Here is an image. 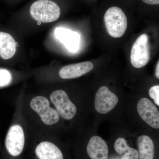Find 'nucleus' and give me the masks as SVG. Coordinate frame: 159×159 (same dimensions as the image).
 <instances>
[{"label":"nucleus","instance_id":"nucleus-18","mask_svg":"<svg viewBox=\"0 0 159 159\" xmlns=\"http://www.w3.org/2000/svg\"><path fill=\"white\" fill-rule=\"evenodd\" d=\"M149 96L153 99L155 103L159 106V85L153 86L149 91Z\"/></svg>","mask_w":159,"mask_h":159},{"label":"nucleus","instance_id":"nucleus-19","mask_svg":"<svg viewBox=\"0 0 159 159\" xmlns=\"http://www.w3.org/2000/svg\"><path fill=\"white\" fill-rule=\"evenodd\" d=\"M146 4L151 5H159V0H142Z\"/></svg>","mask_w":159,"mask_h":159},{"label":"nucleus","instance_id":"nucleus-20","mask_svg":"<svg viewBox=\"0 0 159 159\" xmlns=\"http://www.w3.org/2000/svg\"><path fill=\"white\" fill-rule=\"evenodd\" d=\"M159 61H158L157 64V68H156V77L158 79L159 78Z\"/></svg>","mask_w":159,"mask_h":159},{"label":"nucleus","instance_id":"nucleus-7","mask_svg":"<svg viewBox=\"0 0 159 159\" xmlns=\"http://www.w3.org/2000/svg\"><path fill=\"white\" fill-rule=\"evenodd\" d=\"M150 59V44L148 36L145 34H141L132 48L131 63L134 67L141 68L148 64Z\"/></svg>","mask_w":159,"mask_h":159},{"label":"nucleus","instance_id":"nucleus-12","mask_svg":"<svg viewBox=\"0 0 159 159\" xmlns=\"http://www.w3.org/2000/svg\"><path fill=\"white\" fill-rule=\"evenodd\" d=\"M87 152L91 159H107L108 148L105 141L101 137H92L87 146Z\"/></svg>","mask_w":159,"mask_h":159},{"label":"nucleus","instance_id":"nucleus-17","mask_svg":"<svg viewBox=\"0 0 159 159\" xmlns=\"http://www.w3.org/2000/svg\"><path fill=\"white\" fill-rule=\"evenodd\" d=\"M122 154L123 155L122 156V159H139L138 151L129 146L124 151Z\"/></svg>","mask_w":159,"mask_h":159},{"label":"nucleus","instance_id":"nucleus-5","mask_svg":"<svg viewBox=\"0 0 159 159\" xmlns=\"http://www.w3.org/2000/svg\"><path fill=\"white\" fill-rule=\"evenodd\" d=\"M60 9L56 3L50 0H38L30 8L31 16L41 23L53 22L59 18Z\"/></svg>","mask_w":159,"mask_h":159},{"label":"nucleus","instance_id":"nucleus-13","mask_svg":"<svg viewBox=\"0 0 159 159\" xmlns=\"http://www.w3.org/2000/svg\"><path fill=\"white\" fill-rule=\"evenodd\" d=\"M16 47V43L11 35L0 31V56L2 59H9L13 57Z\"/></svg>","mask_w":159,"mask_h":159},{"label":"nucleus","instance_id":"nucleus-2","mask_svg":"<svg viewBox=\"0 0 159 159\" xmlns=\"http://www.w3.org/2000/svg\"><path fill=\"white\" fill-rule=\"evenodd\" d=\"M20 114H18L16 119L9 126L2 149V159H23L26 152L28 139L26 125L21 120Z\"/></svg>","mask_w":159,"mask_h":159},{"label":"nucleus","instance_id":"nucleus-10","mask_svg":"<svg viewBox=\"0 0 159 159\" xmlns=\"http://www.w3.org/2000/svg\"><path fill=\"white\" fill-rule=\"evenodd\" d=\"M94 66L90 61L68 65L60 70V77L64 79L78 78L87 74L93 69Z\"/></svg>","mask_w":159,"mask_h":159},{"label":"nucleus","instance_id":"nucleus-1","mask_svg":"<svg viewBox=\"0 0 159 159\" xmlns=\"http://www.w3.org/2000/svg\"><path fill=\"white\" fill-rule=\"evenodd\" d=\"M25 119L30 128L51 135V129L59 122L60 116L48 97L38 95L27 99Z\"/></svg>","mask_w":159,"mask_h":159},{"label":"nucleus","instance_id":"nucleus-11","mask_svg":"<svg viewBox=\"0 0 159 159\" xmlns=\"http://www.w3.org/2000/svg\"><path fill=\"white\" fill-rule=\"evenodd\" d=\"M54 34L56 38L63 43L70 52H76L79 49L80 35L76 31L59 27L55 29Z\"/></svg>","mask_w":159,"mask_h":159},{"label":"nucleus","instance_id":"nucleus-9","mask_svg":"<svg viewBox=\"0 0 159 159\" xmlns=\"http://www.w3.org/2000/svg\"><path fill=\"white\" fill-rule=\"evenodd\" d=\"M140 117L151 127L159 128V112L156 107L147 98H142L137 104Z\"/></svg>","mask_w":159,"mask_h":159},{"label":"nucleus","instance_id":"nucleus-3","mask_svg":"<svg viewBox=\"0 0 159 159\" xmlns=\"http://www.w3.org/2000/svg\"><path fill=\"white\" fill-rule=\"evenodd\" d=\"M29 128L35 134L34 139H30L28 137L26 149L29 159H64L62 151L52 141L51 135Z\"/></svg>","mask_w":159,"mask_h":159},{"label":"nucleus","instance_id":"nucleus-8","mask_svg":"<svg viewBox=\"0 0 159 159\" xmlns=\"http://www.w3.org/2000/svg\"><path fill=\"white\" fill-rule=\"evenodd\" d=\"M118 102L119 99L116 94L111 92L107 87H101L95 96V109L99 113L107 114L116 107Z\"/></svg>","mask_w":159,"mask_h":159},{"label":"nucleus","instance_id":"nucleus-6","mask_svg":"<svg viewBox=\"0 0 159 159\" xmlns=\"http://www.w3.org/2000/svg\"><path fill=\"white\" fill-rule=\"evenodd\" d=\"M48 98L62 119L72 120L76 116L77 107L65 91L61 89L54 90L51 92Z\"/></svg>","mask_w":159,"mask_h":159},{"label":"nucleus","instance_id":"nucleus-15","mask_svg":"<svg viewBox=\"0 0 159 159\" xmlns=\"http://www.w3.org/2000/svg\"><path fill=\"white\" fill-rule=\"evenodd\" d=\"M12 79V75L9 70L0 68V88L9 85Z\"/></svg>","mask_w":159,"mask_h":159},{"label":"nucleus","instance_id":"nucleus-14","mask_svg":"<svg viewBox=\"0 0 159 159\" xmlns=\"http://www.w3.org/2000/svg\"><path fill=\"white\" fill-rule=\"evenodd\" d=\"M139 158L154 159V145L150 137L145 135L138 137L137 140Z\"/></svg>","mask_w":159,"mask_h":159},{"label":"nucleus","instance_id":"nucleus-4","mask_svg":"<svg viewBox=\"0 0 159 159\" xmlns=\"http://www.w3.org/2000/svg\"><path fill=\"white\" fill-rule=\"evenodd\" d=\"M104 20L107 32L111 37L118 38L125 34L127 20L122 9L116 6L111 7L106 11Z\"/></svg>","mask_w":159,"mask_h":159},{"label":"nucleus","instance_id":"nucleus-21","mask_svg":"<svg viewBox=\"0 0 159 159\" xmlns=\"http://www.w3.org/2000/svg\"><path fill=\"white\" fill-rule=\"evenodd\" d=\"M2 146H1V142H0V152H2Z\"/></svg>","mask_w":159,"mask_h":159},{"label":"nucleus","instance_id":"nucleus-16","mask_svg":"<svg viewBox=\"0 0 159 159\" xmlns=\"http://www.w3.org/2000/svg\"><path fill=\"white\" fill-rule=\"evenodd\" d=\"M128 145L127 142L124 138H120L116 140L114 144L115 150L119 155H122L124 151Z\"/></svg>","mask_w":159,"mask_h":159}]
</instances>
